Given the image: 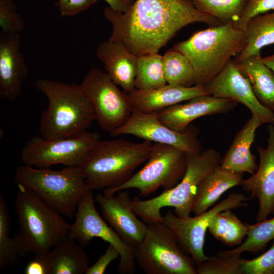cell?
Listing matches in <instances>:
<instances>
[{
    "label": "cell",
    "mask_w": 274,
    "mask_h": 274,
    "mask_svg": "<svg viewBox=\"0 0 274 274\" xmlns=\"http://www.w3.org/2000/svg\"><path fill=\"white\" fill-rule=\"evenodd\" d=\"M103 15L112 26L109 39L122 41L136 56L158 53L189 24H222L198 10L192 0H136L125 13L106 7Z\"/></svg>",
    "instance_id": "cell-1"
},
{
    "label": "cell",
    "mask_w": 274,
    "mask_h": 274,
    "mask_svg": "<svg viewBox=\"0 0 274 274\" xmlns=\"http://www.w3.org/2000/svg\"><path fill=\"white\" fill-rule=\"evenodd\" d=\"M35 87L48 100L42 113L39 131L45 139L72 136L87 130L95 116L80 84L38 79Z\"/></svg>",
    "instance_id": "cell-2"
},
{
    "label": "cell",
    "mask_w": 274,
    "mask_h": 274,
    "mask_svg": "<svg viewBox=\"0 0 274 274\" xmlns=\"http://www.w3.org/2000/svg\"><path fill=\"white\" fill-rule=\"evenodd\" d=\"M152 146V142L145 140H99L78 167L91 190L114 188L128 180L134 170L146 162Z\"/></svg>",
    "instance_id": "cell-3"
},
{
    "label": "cell",
    "mask_w": 274,
    "mask_h": 274,
    "mask_svg": "<svg viewBox=\"0 0 274 274\" xmlns=\"http://www.w3.org/2000/svg\"><path fill=\"white\" fill-rule=\"evenodd\" d=\"M246 45L245 31L236 25L222 23L194 33L174 49L185 55L195 73V85L206 87Z\"/></svg>",
    "instance_id": "cell-4"
},
{
    "label": "cell",
    "mask_w": 274,
    "mask_h": 274,
    "mask_svg": "<svg viewBox=\"0 0 274 274\" xmlns=\"http://www.w3.org/2000/svg\"><path fill=\"white\" fill-rule=\"evenodd\" d=\"M16 185L15 209L20 230L14 237L21 256L45 253L68 236L71 225L32 191Z\"/></svg>",
    "instance_id": "cell-5"
},
{
    "label": "cell",
    "mask_w": 274,
    "mask_h": 274,
    "mask_svg": "<svg viewBox=\"0 0 274 274\" xmlns=\"http://www.w3.org/2000/svg\"><path fill=\"white\" fill-rule=\"evenodd\" d=\"M221 157L215 149L209 148L199 153L188 152L187 167L181 181L174 187L147 200H132L135 214L147 223L162 222L161 210L173 207L179 218L190 217L197 189L201 182L220 167Z\"/></svg>",
    "instance_id": "cell-6"
},
{
    "label": "cell",
    "mask_w": 274,
    "mask_h": 274,
    "mask_svg": "<svg viewBox=\"0 0 274 274\" xmlns=\"http://www.w3.org/2000/svg\"><path fill=\"white\" fill-rule=\"evenodd\" d=\"M15 183L35 192L62 216L72 218L83 196L91 190L79 167H66L61 170L19 166Z\"/></svg>",
    "instance_id": "cell-7"
},
{
    "label": "cell",
    "mask_w": 274,
    "mask_h": 274,
    "mask_svg": "<svg viewBox=\"0 0 274 274\" xmlns=\"http://www.w3.org/2000/svg\"><path fill=\"white\" fill-rule=\"evenodd\" d=\"M134 248L135 261L147 274H197L196 265L185 254L174 232L161 222L148 224Z\"/></svg>",
    "instance_id": "cell-8"
},
{
    "label": "cell",
    "mask_w": 274,
    "mask_h": 274,
    "mask_svg": "<svg viewBox=\"0 0 274 274\" xmlns=\"http://www.w3.org/2000/svg\"><path fill=\"white\" fill-rule=\"evenodd\" d=\"M188 152L174 146L155 143L144 166L126 182L105 189L103 193L113 195L125 189H136L139 196L147 197L162 187L164 190L176 186L186 172Z\"/></svg>",
    "instance_id": "cell-9"
},
{
    "label": "cell",
    "mask_w": 274,
    "mask_h": 274,
    "mask_svg": "<svg viewBox=\"0 0 274 274\" xmlns=\"http://www.w3.org/2000/svg\"><path fill=\"white\" fill-rule=\"evenodd\" d=\"M99 140L97 132L87 130L54 140L35 136L23 148L21 159L24 164L38 168L58 164L66 167L79 166Z\"/></svg>",
    "instance_id": "cell-10"
},
{
    "label": "cell",
    "mask_w": 274,
    "mask_h": 274,
    "mask_svg": "<svg viewBox=\"0 0 274 274\" xmlns=\"http://www.w3.org/2000/svg\"><path fill=\"white\" fill-rule=\"evenodd\" d=\"M80 85L102 130L111 133L128 120L132 111L128 94L121 91L106 72L92 68Z\"/></svg>",
    "instance_id": "cell-11"
},
{
    "label": "cell",
    "mask_w": 274,
    "mask_h": 274,
    "mask_svg": "<svg viewBox=\"0 0 274 274\" xmlns=\"http://www.w3.org/2000/svg\"><path fill=\"white\" fill-rule=\"evenodd\" d=\"M92 191L86 193L79 203L76 219L71 225L68 236L82 246L87 245L94 237L107 242L119 251L118 272L121 274L133 273L136 269L134 248L126 244L100 216L95 207Z\"/></svg>",
    "instance_id": "cell-12"
},
{
    "label": "cell",
    "mask_w": 274,
    "mask_h": 274,
    "mask_svg": "<svg viewBox=\"0 0 274 274\" xmlns=\"http://www.w3.org/2000/svg\"><path fill=\"white\" fill-rule=\"evenodd\" d=\"M249 199L241 193H232L212 208L193 217L181 218L169 211L163 216L162 222L174 232L182 249L190 254L197 265L209 258L203 248L206 231L213 217L226 210L247 206Z\"/></svg>",
    "instance_id": "cell-13"
},
{
    "label": "cell",
    "mask_w": 274,
    "mask_h": 274,
    "mask_svg": "<svg viewBox=\"0 0 274 274\" xmlns=\"http://www.w3.org/2000/svg\"><path fill=\"white\" fill-rule=\"evenodd\" d=\"M113 136L130 134L155 143L170 145L186 152L199 153L202 146L193 128L175 131L164 124L157 112L144 113L132 109L128 120L111 133Z\"/></svg>",
    "instance_id": "cell-14"
},
{
    "label": "cell",
    "mask_w": 274,
    "mask_h": 274,
    "mask_svg": "<svg viewBox=\"0 0 274 274\" xmlns=\"http://www.w3.org/2000/svg\"><path fill=\"white\" fill-rule=\"evenodd\" d=\"M206 87L210 95L241 103L263 123L272 124L273 111L259 101L249 81L241 73L234 61L230 60Z\"/></svg>",
    "instance_id": "cell-15"
},
{
    "label": "cell",
    "mask_w": 274,
    "mask_h": 274,
    "mask_svg": "<svg viewBox=\"0 0 274 274\" xmlns=\"http://www.w3.org/2000/svg\"><path fill=\"white\" fill-rule=\"evenodd\" d=\"M95 200L105 219L126 244L134 248L142 241L148 225L133 212L127 189L113 195L98 194Z\"/></svg>",
    "instance_id": "cell-16"
},
{
    "label": "cell",
    "mask_w": 274,
    "mask_h": 274,
    "mask_svg": "<svg viewBox=\"0 0 274 274\" xmlns=\"http://www.w3.org/2000/svg\"><path fill=\"white\" fill-rule=\"evenodd\" d=\"M268 137L265 148L257 145L259 163L254 174L244 179L241 186L250 198H256L259 202L256 222L267 219L274 214V126L268 127Z\"/></svg>",
    "instance_id": "cell-17"
},
{
    "label": "cell",
    "mask_w": 274,
    "mask_h": 274,
    "mask_svg": "<svg viewBox=\"0 0 274 274\" xmlns=\"http://www.w3.org/2000/svg\"><path fill=\"white\" fill-rule=\"evenodd\" d=\"M237 102L205 94L192 98L186 103L177 104L157 111L159 119L170 129L184 132L188 125L199 117L226 114L234 109Z\"/></svg>",
    "instance_id": "cell-18"
},
{
    "label": "cell",
    "mask_w": 274,
    "mask_h": 274,
    "mask_svg": "<svg viewBox=\"0 0 274 274\" xmlns=\"http://www.w3.org/2000/svg\"><path fill=\"white\" fill-rule=\"evenodd\" d=\"M28 74L21 51L20 34H1L0 37V96L9 101L20 95Z\"/></svg>",
    "instance_id": "cell-19"
},
{
    "label": "cell",
    "mask_w": 274,
    "mask_h": 274,
    "mask_svg": "<svg viewBox=\"0 0 274 274\" xmlns=\"http://www.w3.org/2000/svg\"><path fill=\"white\" fill-rule=\"evenodd\" d=\"M96 55L112 81L129 94L135 88L137 56L120 41L100 43Z\"/></svg>",
    "instance_id": "cell-20"
},
{
    "label": "cell",
    "mask_w": 274,
    "mask_h": 274,
    "mask_svg": "<svg viewBox=\"0 0 274 274\" xmlns=\"http://www.w3.org/2000/svg\"><path fill=\"white\" fill-rule=\"evenodd\" d=\"M205 94H210L206 87H183L167 84L149 90L135 89L128 95L132 109L144 113H151Z\"/></svg>",
    "instance_id": "cell-21"
},
{
    "label": "cell",
    "mask_w": 274,
    "mask_h": 274,
    "mask_svg": "<svg viewBox=\"0 0 274 274\" xmlns=\"http://www.w3.org/2000/svg\"><path fill=\"white\" fill-rule=\"evenodd\" d=\"M263 124L258 117L252 115L236 134L228 150L221 159L220 167L229 171L251 175L255 173L258 165L256 158L251 151L255 141L256 131Z\"/></svg>",
    "instance_id": "cell-22"
},
{
    "label": "cell",
    "mask_w": 274,
    "mask_h": 274,
    "mask_svg": "<svg viewBox=\"0 0 274 274\" xmlns=\"http://www.w3.org/2000/svg\"><path fill=\"white\" fill-rule=\"evenodd\" d=\"M244 174L233 173L219 167L199 185L192 207L195 215L208 210L229 189L241 186Z\"/></svg>",
    "instance_id": "cell-23"
},
{
    "label": "cell",
    "mask_w": 274,
    "mask_h": 274,
    "mask_svg": "<svg viewBox=\"0 0 274 274\" xmlns=\"http://www.w3.org/2000/svg\"><path fill=\"white\" fill-rule=\"evenodd\" d=\"M50 274H83L89 267L82 246L68 236L46 253Z\"/></svg>",
    "instance_id": "cell-24"
},
{
    "label": "cell",
    "mask_w": 274,
    "mask_h": 274,
    "mask_svg": "<svg viewBox=\"0 0 274 274\" xmlns=\"http://www.w3.org/2000/svg\"><path fill=\"white\" fill-rule=\"evenodd\" d=\"M236 63L259 101L274 111V73L262 61L261 55Z\"/></svg>",
    "instance_id": "cell-25"
},
{
    "label": "cell",
    "mask_w": 274,
    "mask_h": 274,
    "mask_svg": "<svg viewBox=\"0 0 274 274\" xmlns=\"http://www.w3.org/2000/svg\"><path fill=\"white\" fill-rule=\"evenodd\" d=\"M246 45L238 54L235 62L260 56L262 48L274 44V12L251 18L244 30Z\"/></svg>",
    "instance_id": "cell-26"
},
{
    "label": "cell",
    "mask_w": 274,
    "mask_h": 274,
    "mask_svg": "<svg viewBox=\"0 0 274 274\" xmlns=\"http://www.w3.org/2000/svg\"><path fill=\"white\" fill-rule=\"evenodd\" d=\"M166 84L162 55L158 53H152L137 56L135 89L149 90Z\"/></svg>",
    "instance_id": "cell-27"
},
{
    "label": "cell",
    "mask_w": 274,
    "mask_h": 274,
    "mask_svg": "<svg viewBox=\"0 0 274 274\" xmlns=\"http://www.w3.org/2000/svg\"><path fill=\"white\" fill-rule=\"evenodd\" d=\"M162 60L167 84L183 87L195 85L193 67L185 55L172 49L162 56Z\"/></svg>",
    "instance_id": "cell-28"
},
{
    "label": "cell",
    "mask_w": 274,
    "mask_h": 274,
    "mask_svg": "<svg viewBox=\"0 0 274 274\" xmlns=\"http://www.w3.org/2000/svg\"><path fill=\"white\" fill-rule=\"evenodd\" d=\"M199 11L211 15L222 23L237 26L248 0H192Z\"/></svg>",
    "instance_id": "cell-29"
},
{
    "label": "cell",
    "mask_w": 274,
    "mask_h": 274,
    "mask_svg": "<svg viewBox=\"0 0 274 274\" xmlns=\"http://www.w3.org/2000/svg\"><path fill=\"white\" fill-rule=\"evenodd\" d=\"M246 240L236 248L219 252L225 254H239L245 252L257 254L274 239V217L253 225H249Z\"/></svg>",
    "instance_id": "cell-30"
},
{
    "label": "cell",
    "mask_w": 274,
    "mask_h": 274,
    "mask_svg": "<svg viewBox=\"0 0 274 274\" xmlns=\"http://www.w3.org/2000/svg\"><path fill=\"white\" fill-rule=\"evenodd\" d=\"M10 217L7 203L0 195V269L14 265L21 256L14 237H10Z\"/></svg>",
    "instance_id": "cell-31"
},
{
    "label": "cell",
    "mask_w": 274,
    "mask_h": 274,
    "mask_svg": "<svg viewBox=\"0 0 274 274\" xmlns=\"http://www.w3.org/2000/svg\"><path fill=\"white\" fill-rule=\"evenodd\" d=\"M239 254L218 253L196 265L197 274H243Z\"/></svg>",
    "instance_id": "cell-32"
},
{
    "label": "cell",
    "mask_w": 274,
    "mask_h": 274,
    "mask_svg": "<svg viewBox=\"0 0 274 274\" xmlns=\"http://www.w3.org/2000/svg\"><path fill=\"white\" fill-rule=\"evenodd\" d=\"M24 26V21L13 0H0V27L2 33L20 34Z\"/></svg>",
    "instance_id": "cell-33"
},
{
    "label": "cell",
    "mask_w": 274,
    "mask_h": 274,
    "mask_svg": "<svg viewBox=\"0 0 274 274\" xmlns=\"http://www.w3.org/2000/svg\"><path fill=\"white\" fill-rule=\"evenodd\" d=\"M243 274H274V239L271 247L259 256L244 260Z\"/></svg>",
    "instance_id": "cell-34"
},
{
    "label": "cell",
    "mask_w": 274,
    "mask_h": 274,
    "mask_svg": "<svg viewBox=\"0 0 274 274\" xmlns=\"http://www.w3.org/2000/svg\"><path fill=\"white\" fill-rule=\"evenodd\" d=\"M224 212L228 219V226L222 242L230 247L239 245L248 234V224H243L231 210H226Z\"/></svg>",
    "instance_id": "cell-35"
},
{
    "label": "cell",
    "mask_w": 274,
    "mask_h": 274,
    "mask_svg": "<svg viewBox=\"0 0 274 274\" xmlns=\"http://www.w3.org/2000/svg\"><path fill=\"white\" fill-rule=\"evenodd\" d=\"M271 10L274 11V0H248L237 26L244 30L251 18Z\"/></svg>",
    "instance_id": "cell-36"
},
{
    "label": "cell",
    "mask_w": 274,
    "mask_h": 274,
    "mask_svg": "<svg viewBox=\"0 0 274 274\" xmlns=\"http://www.w3.org/2000/svg\"><path fill=\"white\" fill-rule=\"evenodd\" d=\"M97 1L58 0V6L61 16H71L86 10Z\"/></svg>",
    "instance_id": "cell-37"
},
{
    "label": "cell",
    "mask_w": 274,
    "mask_h": 274,
    "mask_svg": "<svg viewBox=\"0 0 274 274\" xmlns=\"http://www.w3.org/2000/svg\"><path fill=\"white\" fill-rule=\"evenodd\" d=\"M120 257L118 250L112 245L109 244L105 253L86 270L85 274H103L109 265Z\"/></svg>",
    "instance_id": "cell-38"
},
{
    "label": "cell",
    "mask_w": 274,
    "mask_h": 274,
    "mask_svg": "<svg viewBox=\"0 0 274 274\" xmlns=\"http://www.w3.org/2000/svg\"><path fill=\"white\" fill-rule=\"evenodd\" d=\"M46 253L35 254V257L27 264L24 273L50 274V266Z\"/></svg>",
    "instance_id": "cell-39"
},
{
    "label": "cell",
    "mask_w": 274,
    "mask_h": 274,
    "mask_svg": "<svg viewBox=\"0 0 274 274\" xmlns=\"http://www.w3.org/2000/svg\"><path fill=\"white\" fill-rule=\"evenodd\" d=\"M224 211L218 213L213 217L208 227L211 234L221 242L226 233L228 226V219Z\"/></svg>",
    "instance_id": "cell-40"
},
{
    "label": "cell",
    "mask_w": 274,
    "mask_h": 274,
    "mask_svg": "<svg viewBox=\"0 0 274 274\" xmlns=\"http://www.w3.org/2000/svg\"><path fill=\"white\" fill-rule=\"evenodd\" d=\"M109 7L113 10L121 12H126L132 5L133 0H105Z\"/></svg>",
    "instance_id": "cell-41"
},
{
    "label": "cell",
    "mask_w": 274,
    "mask_h": 274,
    "mask_svg": "<svg viewBox=\"0 0 274 274\" xmlns=\"http://www.w3.org/2000/svg\"><path fill=\"white\" fill-rule=\"evenodd\" d=\"M262 60L274 73V54L262 57Z\"/></svg>",
    "instance_id": "cell-42"
},
{
    "label": "cell",
    "mask_w": 274,
    "mask_h": 274,
    "mask_svg": "<svg viewBox=\"0 0 274 274\" xmlns=\"http://www.w3.org/2000/svg\"><path fill=\"white\" fill-rule=\"evenodd\" d=\"M272 125H274V111H273V122H272Z\"/></svg>",
    "instance_id": "cell-43"
}]
</instances>
